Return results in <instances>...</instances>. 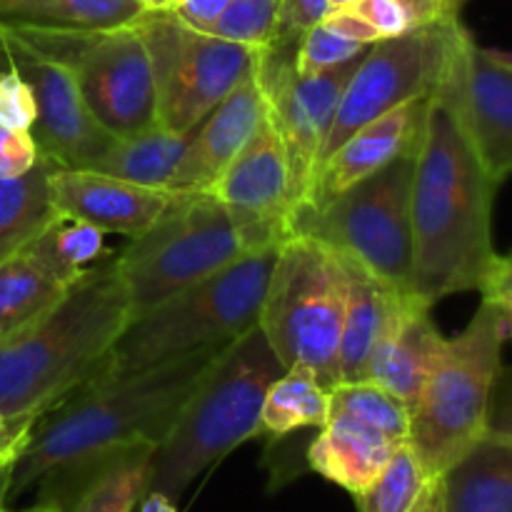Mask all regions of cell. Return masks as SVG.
<instances>
[{"instance_id": "6da1fadb", "label": "cell", "mask_w": 512, "mask_h": 512, "mask_svg": "<svg viewBox=\"0 0 512 512\" xmlns=\"http://www.w3.org/2000/svg\"><path fill=\"white\" fill-rule=\"evenodd\" d=\"M223 348L195 350L135 373L100 370L35 420L10 468L5 503L60 483L130 445L158 448Z\"/></svg>"}, {"instance_id": "7a4b0ae2", "label": "cell", "mask_w": 512, "mask_h": 512, "mask_svg": "<svg viewBox=\"0 0 512 512\" xmlns=\"http://www.w3.org/2000/svg\"><path fill=\"white\" fill-rule=\"evenodd\" d=\"M495 193L498 185L470 143L448 70L430 95L415 158L410 215L413 290L420 303L433 308L450 295L480 288L495 258Z\"/></svg>"}, {"instance_id": "3957f363", "label": "cell", "mask_w": 512, "mask_h": 512, "mask_svg": "<svg viewBox=\"0 0 512 512\" xmlns=\"http://www.w3.org/2000/svg\"><path fill=\"white\" fill-rule=\"evenodd\" d=\"M133 318L115 255L70 285L65 298L23 333L0 340V413L18 428L108 368Z\"/></svg>"}, {"instance_id": "277c9868", "label": "cell", "mask_w": 512, "mask_h": 512, "mask_svg": "<svg viewBox=\"0 0 512 512\" xmlns=\"http://www.w3.org/2000/svg\"><path fill=\"white\" fill-rule=\"evenodd\" d=\"M285 370L258 325L225 345L155 448L148 490L178 503L198 475L260 435L263 400Z\"/></svg>"}, {"instance_id": "5b68a950", "label": "cell", "mask_w": 512, "mask_h": 512, "mask_svg": "<svg viewBox=\"0 0 512 512\" xmlns=\"http://www.w3.org/2000/svg\"><path fill=\"white\" fill-rule=\"evenodd\" d=\"M508 330L510 315L483 300L465 330L445 338L410 410L408 443L430 478H440L488 435Z\"/></svg>"}, {"instance_id": "8992f818", "label": "cell", "mask_w": 512, "mask_h": 512, "mask_svg": "<svg viewBox=\"0 0 512 512\" xmlns=\"http://www.w3.org/2000/svg\"><path fill=\"white\" fill-rule=\"evenodd\" d=\"M278 248L243 255L220 273L130 318L110 350L108 373H135L165 360L228 345L258 325Z\"/></svg>"}, {"instance_id": "52a82bcc", "label": "cell", "mask_w": 512, "mask_h": 512, "mask_svg": "<svg viewBox=\"0 0 512 512\" xmlns=\"http://www.w3.org/2000/svg\"><path fill=\"white\" fill-rule=\"evenodd\" d=\"M418 145L320 203L295 205L290 235H308L363 263L403 298L413 290V175Z\"/></svg>"}, {"instance_id": "ba28073f", "label": "cell", "mask_w": 512, "mask_h": 512, "mask_svg": "<svg viewBox=\"0 0 512 512\" xmlns=\"http://www.w3.org/2000/svg\"><path fill=\"white\" fill-rule=\"evenodd\" d=\"M348 275L338 250L308 235H290L278 250L258 328L285 368L305 365L333 390L340 383Z\"/></svg>"}, {"instance_id": "9c48e42d", "label": "cell", "mask_w": 512, "mask_h": 512, "mask_svg": "<svg viewBox=\"0 0 512 512\" xmlns=\"http://www.w3.org/2000/svg\"><path fill=\"white\" fill-rule=\"evenodd\" d=\"M248 253L230 210L200 190L175 193L158 223L115 255V268L135 318Z\"/></svg>"}, {"instance_id": "30bf717a", "label": "cell", "mask_w": 512, "mask_h": 512, "mask_svg": "<svg viewBox=\"0 0 512 512\" xmlns=\"http://www.w3.org/2000/svg\"><path fill=\"white\" fill-rule=\"evenodd\" d=\"M23 43L73 75L95 123L115 138L158 123L145 40L135 25L113 30H50L10 25Z\"/></svg>"}, {"instance_id": "8fae6325", "label": "cell", "mask_w": 512, "mask_h": 512, "mask_svg": "<svg viewBox=\"0 0 512 512\" xmlns=\"http://www.w3.org/2000/svg\"><path fill=\"white\" fill-rule=\"evenodd\" d=\"M150 55L155 118L170 133H193L253 70L260 48L190 28L173 10L135 20Z\"/></svg>"}, {"instance_id": "7c38bea8", "label": "cell", "mask_w": 512, "mask_h": 512, "mask_svg": "<svg viewBox=\"0 0 512 512\" xmlns=\"http://www.w3.org/2000/svg\"><path fill=\"white\" fill-rule=\"evenodd\" d=\"M468 35L470 30L460 23V15L448 13L370 45L345 85L333 128L320 150L318 170L365 123L410 100L433 95Z\"/></svg>"}, {"instance_id": "4fadbf2b", "label": "cell", "mask_w": 512, "mask_h": 512, "mask_svg": "<svg viewBox=\"0 0 512 512\" xmlns=\"http://www.w3.org/2000/svg\"><path fill=\"white\" fill-rule=\"evenodd\" d=\"M298 40H273L260 48L258 60H255V78L288 150L295 205L308 200L313 190L320 150L333 128L335 110H338L350 75L355 73L363 58L358 55L350 63L305 78L295 70Z\"/></svg>"}, {"instance_id": "5bb4252c", "label": "cell", "mask_w": 512, "mask_h": 512, "mask_svg": "<svg viewBox=\"0 0 512 512\" xmlns=\"http://www.w3.org/2000/svg\"><path fill=\"white\" fill-rule=\"evenodd\" d=\"M208 193L230 210L250 253L278 248L290 238L295 210L293 173L283 135L268 105L255 133Z\"/></svg>"}, {"instance_id": "9a60e30c", "label": "cell", "mask_w": 512, "mask_h": 512, "mask_svg": "<svg viewBox=\"0 0 512 512\" xmlns=\"http://www.w3.org/2000/svg\"><path fill=\"white\" fill-rule=\"evenodd\" d=\"M5 68L15 70L33 90L38 115L30 135L40 155L60 168L88 170L115 135L95 123L68 68L38 55L10 25L0 23V70Z\"/></svg>"}, {"instance_id": "2e32d148", "label": "cell", "mask_w": 512, "mask_h": 512, "mask_svg": "<svg viewBox=\"0 0 512 512\" xmlns=\"http://www.w3.org/2000/svg\"><path fill=\"white\" fill-rule=\"evenodd\" d=\"M450 80L470 143L500 188L512 175V60L468 35L455 55Z\"/></svg>"}, {"instance_id": "e0dca14e", "label": "cell", "mask_w": 512, "mask_h": 512, "mask_svg": "<svg viewBox=\"0 0 512 512\" xmlns=\"http://www.w3.org/2000/svg\"><path fill=\"white\" fill-rule=\"evenodd\" d=\"M173 190L145 188L95 170H50V198L58 213L95 225L105 235L138 238L173 203Z\"/></svg>"}, {"instance_id": "ac0fdd59", "label": "cell", "mask_w": 512, "mask_h": 512, "mask_svg": "<svg viewBox=\"0 0 512 512\" xmlns=\"http://www.w3.org/2000/svg\"><path fill=\"white\" fill-rule=\"evenodd\" d=\"M265 113V95L255 78V65L223 103L193 130L183 158L170 175L173 193H200L220 178L230 160L243 150Z\"/></svg>"}, {"instance_id": "d6986e66", "label": "cell", "mask_w": 512, "mask_h": 512, "mask_svg": "<svg viewBox=\"0 0 512 512\" xmlns=\"http://www.w3.org/2000/svg\"><path fill=\"white\" fill-rule=\"evenodd\" d=\"M428 103L430 95L410 100V103L400 105V108L390 110V113L380 115V118L370 120L363 128L355 130L325 160L323 168L315 175L308 200H303V203H320V200L333 198L340 190L378 173L403 153L413 150L420 143Z\"/></svg>"}, {"instance_id": "ffe728a7", "label": "cell", "mask_w": 512, "mask_h": 512, "mask_svg": "<svg viewBox=\"0 0 512 512\" xmlns=\"http://www.w3.org/2000/svg\"><path fill=\"white\" fill-rule=\"evenodd\" d=\"M340 258L348 275L338 353L340 383H360V380H368L375 350L400 318V310L410 298H403L393 288H388L383 280L375 278L363 263L350 255L340 253Z\"/></svg>"}, {"instance_id": "44dd1931", "label": "cell", "mask_w": 512, "mask_h": 512, "mask_svg": "<svg viewBox=\"0 0 512 512\" xmlns=\"http://www.w3.org/2000/svg\"><path fill=\"white\" fill-rule=\"evenodd\" d=\"M153 443H138L98 460L90 468L40 488V498L55 500L60 512H133L148 493Z\"/></svg>"}, {"instance_id": "7402d4cb", "label": "cell", "mask_w": 512, "mask_h": 512, "mask_svg": "<svg viewBox=\"0 0 512 512\" xmlns=\"http://www.w3.org/2000/svg\"><path fill=\"white\" fill-rule=\"evenodd\" d=\"M430 310V305L410 298L370 363L368 380L388 388L395 398L408 405V410L418 403L425 380L435 368L445 343V335L438 330Z\"/></svg>"}, {"instance_id": "603a6c76", "label": "cell", "mask_w": 512, "mask_h": 512, "mask_svg": "<svg viewBox=\"0 0 512 512\" xmlns=\"http://www.w3.org/2000/svg\"><path fill=\"white\" fill-rule=\"evenodd\" d=\"M400 445L403 443H395L353 415L330 413L328 423L310 445L308 465L355 498L383 473Z\"/></svg>"}, {"instance_id": "cb8c5ba5", "label": "cell", "mask_w": 512, "mask_h": 512, "mask_svg": "<svg viewBox=\"0 0 512 512\" xmlns=\"http://www.w3.org/2000/svg\"><path fill=\"white\" fill-rule=\"evenodd\" d=\"M443 512H512V445L488 433L440 475Z\"/></svg>"}, {"instance_id": "d4e9b609", "label": "cell", "mask_w": 512, "mask_h": 512, "mask_svg": "<svg viewBox=\"0 0 512 512\" xmlns=\"http://www.w3.org/2000/svg\"><path fill=\"white\" fill-rule=\"evenodd\" d=\"M53 168V160L40 155L28 173L0 178V263L23 253L58 213L50 198Z\"/></svg>"}, {"instance_id": "484cf974", "label": "cell", "mask_w": 512, "mask_h": 512, "mask_svg": "<svg viewBox=\"0 0 512 512\" xmlns=\"http://www.w3.org/2000/svg\"><path fill=\"white\" fill-rule=\"evenodd\" d=\"M193 133H170L155 123L143 133L113 138L105 153L88 170L113 175L145 188L168 190L170 175L183 158Z\"/></svg>"}, {"instance_id": "4316f807", "label": "cell", "mask_w": 512, "mask_h": 512, "mask_svg": "<svg viewBox=\"0 0 512 512\" xmlns=\"http://www.w3.org/2000/svg\"><path fill=\"white\" fill-rule=\"evenodd\" d=\"M23 253H28L50 278L65 288L75 285L115 255L105 245L103 230L63 213H55V218Z\"/></svg>"}, {"instance_id": "83f0119b", "label": "cell", "mask_w": 512, "mask_h": 512, "mask_svg": "<svg viewBox=\"0 0 512 512\" xmlns=\"http://www.w3.org/2000/svg\"><path fill=\"white\" fill-rule=\"evenodd\" d=\"M148 10L138 0H0V23L50 30H113Z\"/></svg>"}, {"instance_id": "f1b7e54d", "label": "cell", "mask_w": 512, "mask_h": 512, "mask_svg": "<svg viewBox=\"0 0 512 512\" xmlns=\"http://www.w3.org/2000/svg\"><path fill=\"white\" fill-rule=\"evenodd\" d=\"M68 288L50 278L28 253L0 263V340L23 333L48 315Z\"/></svg>"}, {"instance_id": "f546056e", "label": "cell", "mask_w": 512, "mask_h": 512, "mask_svg": "<svg viewBox=\"0 0 512 512\" xmlns=\"http://www.w3.org/2000/svg\"><path fill=\"white\" fill-rule=\"evenodd\" d=\"M330 418V390L305 365H290L263 400L260 435L273 438L295 433L300 428H323Z\"/></svg>"}, {"instance_id": "4dcf8cb0", "label": "cell", "mask_w": 512, "mask_h": 512, "mask_svg": "<svg viewBox=\"0 0 512 512\" xmlns=\"http://www.w3.org/2000/svg\"><path fill=\"white\" fill-rule=\"evenodd\" d=\"M330 413L353 415L373 425L395 443H408L410 410L400 398L375 380L338 383L330 390Z\"/></svg>"}, {"instance_id": "1f68e13d", "label": "cell", "mask_w": 512, "mask_h": 512, "mask_svg": "<svg viewBox=\"0 0 512 512\" xmlns=\"http://www.w3.org/2000/svg\"><path fill=\"white\" fill-rule=\"evenodd\" d=\"M428 483L430 475L425 473L415 450L410 443H403L383 473L363 493L355 495V505L358 512H410Z\"/></svg>"}, {"instance_id": "d6a6232c", "label": "cell", "mask_w": 512, "mask_h": 512, "mask_svg": "<svg viewBox=\"0 0 512 512\" xmlns=\"http://www.w3.org/2000/svg\"><path fill=\"white\" fill-rule=\"evenodd\" d=\"M278 10L280 0H233L225 13L205 28V33L250 45V48H265L275 38Z\"/></svg>"}, {"instance_id": "836d02e7", "label": "cell", "mask_w": 512, "mask_h": 512, "mask_svg": "<svg viewBox=\"0 0 512 512\" xmlns=\"http://www.w3.org/2000/svg\"><path fill=\"white\" fill-rule=\"evenodd\" d=\"M368 48L370 45L343 38V35L330 30L325 23H318L300 35L298 48H295V70H298V75H305V78L325 73V70L350 63V60L363 55Z\"/></svg>"}, {"instance_id": "e575fe53", "label": "cell", "mask_w": 512, "mask_h": 512, "mask_svg": "<svg viewBox=\"0 0 512 512\" xmlns=\"http://www.w3.org/2000/svg\"><path fill=\"white\" fill-rule=\"evenodd\" d=\"M35 98L30 85L15 70H0V123L18 130H33Z\"/></svg>"}, {"instance_id": "d590c367", "label": "cell", "mask_w": 512, "mask_h": 512, "mask_svg": "<svg viewBox=\"0 0 512 512\" xmlns=\"http://www.w3.org/2000/svg\"><path fill=\"white\" fill-rule=\"evenodd\" d=\"M40 160V148L30 130L10 128L0 123V178H15Z\"/></svg>"}, {"instance_id": "8d00e7d4", "label": "cell", "mask_w": 512, "mask_h": 512, "mask_svg": "<svg viewBox=\"0 0 512 512\" xmlns=\"http://www.w3.org/2000/svg\"><path fill=\"white\" fill-rule=\"evenodd\" d=\"M353 8L373 25L380 40L403 35L418 25L403 0H358Z\"/></svg>"}, {"instance_id": "74e56055", "label": "cell", "mask_w": 512, "mask_h": 512, "mask_svg": "<svg viewBox=\"0 0 512 512\" xmlns=\"http://www.w3.org/2000/svg\"><path fill=\"white\" fill-rule=\"evenodd\" d=\"M328 10V0H280L273 40H298L305 30L323 23Z\"/></svg>"}, {"instance_id": "f35d334b", "label": "cell", "mask_w": 512, "mask_h": 512, "mask_svg": "<svg viewBox=\"0 0 512 512\" xmlns=\"http://www.w3.org/2000/svg\"><path fill=\"white\" fill-rule=\"evenodd\" d=\"M478 293H483V300L495 303L498 308H503L505 313L512 315V253H495L488 270H485Z\"/></svg>"}, {"instance_id": "ab89813d", "label": "cell", "mask_w": 512, "mask_h": 512, "mask_svg": "<svg viewBox=\"0 0 512 512\" xmlns=\"http://www.w3.org/2000/svg\"><path fill=\"white\" fill-rule=\"evenodd\" d=\"M323 23L328 25L330 30H335L343 38L355 40V43L373 45L378 43L380 35L375 33L373 25L363 18L355 8H340V10H328V15L323 18Z\"/></svg>"}, {"instance_id": "60d3db41", "label": "cell", "mask_w": 512, "mask_h": 512, "mask_svg": "<svg viewBox=\"0 0 512 512\" xmlns=\"http://www.w3.org/2000/svg\"><path fill=\"white\" fill-rule=\"evenodd\" d=\"M488 433L500 435L512 445V373L505 378V370L498 380V388H495Z\"/></svg>"}, {"instance_id": "b9f144b4", "label": "cell", "mask_w": 512, "mask_h": 512, "mask_svg": "<svg viewBox=\"0 0 512 512\" xmlns=\"http://www.w3.org/2000/svg\"><path fill=\"white\" fill-rule=\"evenodd\" d=\"M230 3H233V0H185V3H180L173 13L178 15L183 23H188L190 28L205 30L225 13V8H228Z\"/></svg>"}, {"instance_id": "7bdbcfd3", "label": "cell", "mask_w": 512, "mask_h": 512, "mask_svg": "<svg viewBox=\"0 0 512 512\" xmlns=\"http://www.w3.org/2000/svg\"><path fill=\"white\" fill-rule=\"evenodd\" d=\"M30 430L18 428L10 420H5V415L0 413V480L8 483L10 468L18 460L20 450L25 448V440H28Z\"/></svg>"}, {"instance_id": "ee69618b", "label": "cell", "mask_w": 512, "mask_h": 512, "mask_svg": "<svg viewBox=\"0 0 512 512\" xmlns=\"http://www.w3.org/2000/svg\"><path fill=\"white\" fill-rule=\"evenodd\" d=\"M410 512H443V485H440V478H430L423 495H420L418 503Z\"/></svg>"}, {"instance_id": "f6af8a7d", "label": "cell", "mask_w": 512, "mask_h": 512, "mask_svg": "<svg viewBox=\"0 0 512 512\" xmlns=\"http://www.w3.org/2000/svg\"><path fill=\"white\" fill-rule=\"evenodd\" d=\"M405 8L413 13L415 23L423 25V23H430V20H438L440 15H448L443 10V5H440V0H403Z\"/></svg>"}, {"instance_id": "bcb514c9", "label": "cell", "mask_w": 512, "mask_h": 512, "mask_svg": "<svg viewBox=\"0 0 512 512\" xmlns=\"http://www.w3.org/2000/svg\"><path fill=\"white\" fill-rule=\"evenodd\" d=\"M133 512H178V503H173L168 495L158 493V490H148Z\"/></svg>"}, {"instance_id": "7dc6e473", "label": "cell", "mask_w": 512, "mask_h": 512, "mask_svg": "<svg viewBox=\"0 0 512 512\" xmlns=\"http://www.w3.org/2000/svg\"><path fill=\"white\" fill-rule=\"evenodd\" d=\"M145 10H175L178 0H138Z\"/></svg>"}, {"instance_id": "c3c4849f", "label": "cell", "mask_w": 512, "mask_h": 512, "mask_svg": "<svg viewBox=\"0 0 512 512\" xmlns=\"http://www.w3.org/2000/svg\"><path fill=\"white\" fill-rule=\"evenodd\" d=\"M20 512H60V505L55 503V500L38 498V503L30 505V508H25V510H20Z\"/></svg>"}, {"instance_id": "681fc988", "label": "cell", "mask_w": 512, "mask_h": 512, "mask_svg": "<svg viewBox=\"0 0 512 512\" xmlns=\"http://www.w3.org/2000/svg\"><path fill=\"white\" fill-rule=\"evenodd\" d=\"M465 0H440V5H443L445 13H460V5H463Z\"/></svg>"}, {"instance_id": "f907efd6", "label": "cell", "mask_w": 512, "mask_h": 512, "mask_svg": "<svg viewBox=\"0 0 512 512\" xmlns=\"http://www.w3.org/2000/svg\"><path fill=\"white\" fill-rule=\"evenodd\" d=\"M358 0H328L330 10H340V8H353Z\"/></svg>"}, {"instance_id": "816d5d0a", "label": "cell", "mask_w": 512, "mask_h": 512, "mask_svg": "<svg viewBox=\"0 0 512 512\" xmlns=\"http://www.w3.org/2000/svg\"><path fill=\"white\" fill-rule=\"evenodd\" d=\"M5 480H0V512H10L8 510V503H5Z\"/></svg>"}, {"instance_id": "f5cc1de1", "label": "cell", "mask_w": 512, "mask_h": 512, "mask_svg": "<svg viewBox=\"0 0 512 512\" xmlns=\"http://www.w3.org/2000/svg\"><path fill=\"white\" fill-rule=\"evenodd\" d=\"M508 335L512 338V315H510V330H508Z\"/></svg>"}, {"instance_id": "db71d44e", "label": "cell", "mask_w": 512, "mask_h": 512, "mask_svg": "<svg viewBox=\"0 0 512 512\" xmlns=\"http://www.w3.org/2000/svg\"><path fill=\"white\" fill-rule=\"evenodd\" d=\"M180 3H185V0H178V5H180ZM178 5H175V8H178Z\"/></svg>"}]
</instances>
